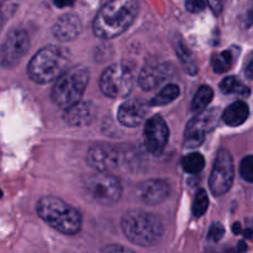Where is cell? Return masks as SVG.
Wrapping results in <instances>:
<instances>
[{"label":"cell","instance_id":"6da1fadb","mask_svg":"<svg viewBox=\"0 0 253 253\" xmlns=\"http://www.w3.org/2000/svg\"><path fill=\"white\" fill-rule=\"evenodd\" d=\"M137 14V0H110L99 10L94 19V34L103 40L115 39L132 25Z\"/></svg>","mask_w":253,"mask_h":253},{"label":"cell","instance_id":"7a4b0ae2","mask_svg":"<svg viewBox=\"0 0 253 253\" xmlns=\"http://www.w3.org/2000/svg\"><path fill=\"white\" fill-rule=\"evenodd\" d=\"M121 229L128 241L142 247L153 246L161 241L165 234L162 220L143 210L126 212L121 219Z\"/></svg>","mask_w":253,"mask_h":253},{"label":"cell","instance_id":"3957f363","mask_svg":"<svg viewBox=\"0 0 253 253\" xmlns=\"http://www.w3.org/2000/svg\"><path fill=\"white\" fill-rule=\"evenodd\" d=\"M39 216L61 234L76 235L81 231L83 219L76 208L52 195L42 197L37 202Z\"/></svg>","mask_w":253,"mask_h":253},{"label":"cell","instance_id":"277c9868","mask_svg":"<svg viewBox=\"0 0 253 253\" xmlns=\"http://www.w3.org/2000/svg\"><path fill=\"white\" fill-rule=\"evenodd\" d=\"M69 62L68 49L58 46L43 47L30 61V78L39 84L51 83L69 68Z\"/></svg>","mask_w":253,"mask_h":253},{"label":"cell","instance_id":"5b68a950","mask_svg":"<svg viewBox=\"0 0 253 253\" xmlns=\"http://www.w3.org/2000/svg\"><path fill=\"white\" fill-rule=\"evenodd\" d=\"M89 83V72L85 67L76 66L67 69L54 81L51 99L58 108L66 109L82 100Z\"/></svg>","mask_w":253,"mask_h":253},{"label":"cell","instance_id":"8992f818","mask_svg":"<svg viewBox=\"0 0 253 253\" xmlns=\"http://www.w3.org/2000/svg\"><path fill=\"white\" fill-rule=\"evenodd\" d=\"M83 187L86 194L99 204H114L123 194L120 179L111 172H99L84 178Z\"/></svg>","mask_w":253,"mask_h":253},{"label":"cell","instance_id":"52a82bcc","mask_svg":"<svg viewBox=\"0 0 253 253\" xmlns=\"http://www.w3.org/2000/svg\"><path fill=\"white\" fill-rule=\"evenodd\" d=\"M133 86V73L128 66L116 63L108 67L100 77V90L108 98H125Z\"/></svg>","mask_w":253,"mask_h":253},{"label":"cell","instance_id":"ba28073f","mask_svg":"<svg viewBox=\"0 0 253 253\" xmlns=\"http://www.w3.org/2000/svg\"><path fill=\"white\" fill-rule=\"evenodd\" d=\"M198 114L199 115L193 118L185 127L183 143L187 148L199 147L204 142L208 133L211 132L219 123L220 114L217 109L208 111L203 110L202 113Z\"/></svg>","mask_w":253,"mask_h":253},{"label":"cell","instance_id":"9c48e42d","mask_svg":"<svg viewBox=\"0 0 253 253\" xmlns=\"http://www.w3.org/2000/svg\"><path fill=\"white\" fill-rule=\"evenodd\" d=\"M234 160L230 152L226 150H220L209 178L210 190L212 194L221 197L229 192L234 183Z\"/></svg>","mask_w":253,"mask_h":253},{"label":"cell","instance_id":"30bf717a","mask_svg":"<svg viewBox=\"0 0 253 253\" xmlns=\"http://www.w3.org/2000/svg\"><path fill=\"white\" fill-rule=\"evenodd\" d=\"M30 48V39L26 31L15 29L7 35L0 48V64L5 68L17 66Z\"/></svg>","mask_w":253,"mask_h":253},{"label":"cell","instance_id":"8fae6325","mask_svg":"<svg viewBox=\"0 0 253 253\" xmlns=\"http://www.w3.org/2000/svg\"><path fill=\"white\" fill-rule=\"evenodd\" d=\"M143 137H145V146L148 152L155 156H160L167 146L169 128L161 116L155 115L146 121Z\"/></svg>","mask_w":253,"mask_h":253},{"label":"cell","instance_id":"7c38bea8","mask_svg":"<svg viewBox=\"0 0 253 253\" xmlns=\"http://www.w3.org/2000/svg\"><path fill=\"white\" fill-rule=\"evenodd\" d=\"M86 162L99 172H111L120 166L121 155L113 146L94 145L86 153Z\"/></svg>","mask_w":253,"mask_h":253},{"label":"cell","instance_id":"4fadbf2b","mask_svg":"<svg viewBox=\"0 0 253 253\" xmlns=\"http://www.w3.org/2000/svg\"><path fill=\"white\" fill-rule=\"evenodd\" d=\"M175 69L170 63H158L147 66L141 71L138 76V85L143 90H152L160 84L169 79L174 74Z\"/></svg>","mask_w":253,"mask_h":253},{"label":"cell","instance_id":"5bb4252c","mask_svg":"<svg viewBox=\"0 0 253 253\" xmlns=\"http://www.w3.org/2000/svg\"><path fill=\"white\" fill-rule=\"evenodd\" d=\"M170 192L169 184L163 179H150L141 183L137 188V195L147 204H160Z\"/></svg>","mask_w":253,"mask_h":253},{"label":"cell","instance_id":"9a60e30c","mask_svg":"<svg viewBox=\"0 0 253 253\" xmlns=\"http://www.w3.org/2000/svg\"><path fill=\"white\" fill-rule=\"evenodd\" d=\"M53 36L61 42L76 40L82 32V21L77 15L66 14L59 17L52 27Z\"/></svg>","mask_w":253,"mask_h":253},{"label":"cell","instance_id":"2e32d148","mask_svg":"<svg viewBox=\"0 0 253 253\" xmlns=\"http://www.w3.org/2000/svg\"><path fill=\"white\" fill-rule=\"evenodd\" d=\"M147 108L138 100H127L121 104L118 111V120L126 127H136L145 119Z\"/></svg>","mask_w":253,"mask_h":253},{"label":"cell","instance_id":"e0dca14e","mask_svg":"<svg viewBox=\"0 0 253 253\" xmlns=\"http://www.w3.org/2000/svg\"><path fill=\"white\" fill-rule=\"evenodd\" d=\"M64 113V121L72 126H85L93 121L95 115V108L90 101H82L66 109Z\"/></svg>","mask_w":253,"mask_h":253},{"label":"cell","instance_id":"ac0fdd59","mask_svg":"<svg viewBox=\"0 0 253 253\" xmlns=\"http://www.w3.org/2000/svg\"><path fill=\"white\" fill-rule=\"evenodd\" d=\"M249 115L250 109L247 104L244 101H235L225 109L221 118L226 125L240 126L249 119Z\"/></svg>","mask_w":253,"mask_h":253},{"label":"cell","instance_id":"d6986e66","mask_svg":"<svg viewBox=\"0 0 253 253\" xmlns=\"http://www.w3.org/2000/svg\"><path fill=\"white\" fill-rule=\"evenodd\" d=\"M212 98H214V91L210 86L202 85L195 93L194 98L192 101V111L198 114L202 113L203 110L207 109V106L211 103Z\"/></svg>","mask_w":253,"mask_h":253},{"label":"cell","instance_id":"ffe728a7","mask_svg":"<svg viewBox=\"0 0 253 253\" xmlns=\"http://www.w3.org/2000/svg\"><path fill=\"white\" fill-rule=\"evenodd\" d=\"M179 86L175 85V84H168L166 85L155 98L151 100V105L152 106H163L167 105V104L172 103L175 99L179 96Z\"/></svg>","mask_w":253,"mask_h":253},{"label":"cell","instance_id":"44dd1931","mask_svg":"<svg viewBox=\"0 0 253 253\" xmlns=\"http://www.w3.org/2000/svg\"><path fill=\"white\" fill-rule=\"evenodd\" d=\"M175 52H177L178 57H179L183 66L185 67V71L189 74H192V76L197 73V64H195L194 59H193L189 48L185 46V43L182 40H178V41L175 42Z\"/></svg>","mask_w":253,"mask_h":253},{"label":"cell","instance_id":"7402d4cb","mask_svg":"<svg viewBox=\"0 0 253 253\" xmlns=\"http://www.w3.org/2000/svg\"><path fill=\"white\" fill-rule=\"evenodd\" d=\"M220 90L225 94H237V95L247 96L250 94V89L241 83L235 77H227L220 83Z\"/></svg>","mask_w":253,"mask_h":253},{"label":"cell","instance_id":"603a6c76","mask_svg":"<svg viewBox=\"0 0 253 253\" xmlns=\"http://www.w3.org/2000/svg\"><path fill=\"white\" fill-rule=\"evenodd\" d=\"M182 167L185 172L195 174V173H199L200 170H203V168L205 167V160L200 153H190L182 160Z\"/></svg>","mask_w":253,"mask_h":253},{"label":"cell","instance_id":"cb8c5ba5","mask_svg":"<svg viewBox=\"0 0 253 253\" xmlns=\"http://www.w3.org/2000/svg\"><path fill=\"white\" fill-rule=\"evenodd\" d=\"M232 64V52L222 51L216 53L211 58V67L216 73H225L231 68Z\"/></svg>","mask_w":253,"mask_h":253},{"label":"cell","instance_id":"d4e9b609","mask_svg":"<svg viewBox=\"0 0 253 253\" xmlns=\"http://www.w3.org/2000/svg\"><path fill=\"white\" fill-rule=\"evenodd\" d=\"M209 207V198L204 189H199L195 194L194 204H193V214L195 217H200L207 212Z\"/></svg>","mask_w":253,"mask_h":253},{"label":"cell","instance_id":"484cf974","mask_svg":"<svg viewBox=\"0 0 253 253\" xmlns=\"http://www.w3.org/2000/svg\"><path fill=\"white\" fill-rule=\"evenodd\" d=\"M240 173H241V177L246 182H253V157L251 155L246 156L242 160L241 166H240Z\"/></svg>","mask_w":253,"mask_h":253},{"label":"cell","instance_id":"4316f807","mask_svg":"<svg viewBox=\"0 0 253 253\" xmlns=\"http://www.w3.org/2000/svg\"><path fill=\"white\" fill-rule=\"evenodd\" d=\"M225 229L220 222H214L208 232V240L210 242H219L224 237Z\"/></svg>","mask_w":253,"mask_h":253},{"label":"cell","instance_id":"83f0119b","mask_svg":"<svg viewBox=\"0 0 253 253\" xmlns=\"http://www.w3.org/2000/svg\"><path fill=\"white\" fill-rule=\"evenodd\" d=\"M185 6H187L188 11L190 12H200L204 10L205 2L204 0H187Z\"/></svg>","mask_w":253,"mask_h":253},{"label":"cell","instance_id":"f1b7e54d","mask_svg":"<svg viewBox=\"0 0 253 253\" xmlns=\"http://www.w3.org/2000/svg\"><path fill=\"white\" fill-rule=\"evenodd\" d=\"M210 7L214 11L215 15H220L222 11V7H224V0H208Z\"/></svg>","mask_w":253,"mask_h":253},{"label":"cell","instance_id":"f546056e","mask_svg":"<svg viewBox=\"0 0 253 253\" xmlns=\"http://www.w3.org/2000/svg\"><path fill=\"white\" fill-rule=\"evenodd\" d=\"M74 1H76V0H54V4L58 7H66L71 6Z\"/></svg>","mask_w":253,"mask_h":253},{"label":"cell","instance_id":"4dcf8cb0","mask_svg":"<svg viewBox=\"0 0 253 253\" xmlns=\"http://www.w3.org/2000/svg\"><path fill=\"white\" fill-rule=\"evenodd\" d=\"M104 251H130V250L126 249V247L110 246V247H106V249H104Z\"/></svg>","mask_w":253,"mask_h":253},{"label":"cell","instance_id":"1f68e13d","mask_svg":"<svg viewBox=\"0 0 253 253\" xmlns=\"http://www.w3.org/2000/svg\"><path fill=\"white\" fill-rule=\"evenodd\" d=\"M232 232H234L235 235H239L242 232V227L241 225H240V222H235L234 226H232Z\"/></svg>","mask_w":253,"mask_h":253},{"label":"cell","instance_id":"d6a6232c","mask_svg":"<svg viewBox=\"0 0 253 253\" xmlns=\"http://www.w3.org/2000/svg\"><path fill=\"white\" fill-rule=\"evenodd\" d=\"M252 61H250V63H249V66H247V77H249L250 79H252V76H253V73H252Z\"/></svg>","mask_w":253,"mask_h":253},{"label":"cell","instance_id":"836d02e7","mask_svg":"<svg viewBox=\"0 0 253 253\" xmlns=\"http://www.w3.org/2000/svg\"><path fill=\"white\" fill-rule=\"evenodd\" d=\"M245 236H246L247 239H251V237H252V230L251 229H247L246 231H245Z\"/></svg>","mask_w":253,"mask_h":253},{"label":"cell","instance_id":"e575fe53","mask_svg":"<svg viewBox=\"0 0 253 253\" xmlns=\"http://www.w3.org/2000/svg\"><path fill=\"white\" fill-rule=\"evenodd\" d=\"M2 197V192H1V189H0V198Z\"/></svg>","mask_w":253,"mask_h":253}]
</instances>
